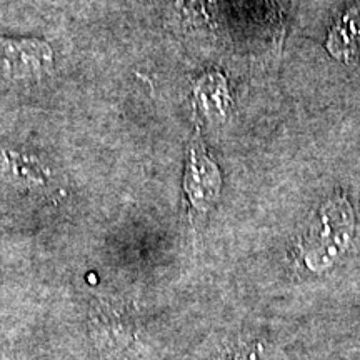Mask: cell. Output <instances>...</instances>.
<instances>
[{"label":"cell","instance_id":"1","mask_svg":"<svg viewBox=\"0 0 360 360\" xmlns=\"http://www.w3.org/2000/svg\"><path fill=\"white\" fill-rule=\"evenodd\" d=\"M357 217L347 193L337 191L309 219L299 240V255L312 274L334 269L352 245Z\"/></svg>","mask_w":360,"mask_h":360},{"label":"cell","instance_id":"2","mask_svg":"<svg viewBox=\"0 0 360 360\" xmlns=\"http://www.w3.org/2000/svg\"><path fill=\"white\" fill-rule=\"evenodd\" d=\"M52 65L53 53L45 40L0 37V79L34 82L42 79Z\"/></svg>","mask_w":360,"mask_h":360},{"label":"cell","instance_id":"3","mask_svg":"<svg viewBox=\"0 0 360 360\" xmlns=\"http://www.w3.org/2000/svg\"><path fill=\"white\" fill-rule=\"evenodd\" d=\"M222 175L215 162L205 154L199 141H193L188 148L186 162V175H184V191L193 209L199 212H207L210 205L217 200Z\"/></svg>","mask_w":360,"mask_h":360},{"label":"cell","instance_id":"4","mask_svg":"<svg viewBox=\"0 0 360 360\" xmlns=\"http://www.w3.org/2000/svg\"><path fill=\"white\" fill-rule=\"evenodd\" d=\"M326 49L332 57L354 65L360 62V6L345 11L328 30Z\"/></svg>","mask_w":360,"mask_h":360},{"label":"cell","instance_id":"5","mask_svg":"<svg viewBox=\"0 0 360 360\" xmlns=\"http://www.w3.org/2000/svg\"><path fill=\"white\" fill-rule=\"evenodd\" d=\"M195 105L210 122H222L227 114L229 97L227 80L219 72H209L197 82L193 89Z\"/></svg>","mask_w":360,"mask_h":360},{"label":"cell","instance_id":"6","mask_svg":"<svg viewBox=\"0 0 360 360\" xmlns=\"http://www.w3.org/2000/svg\"><path fill=\"white\" fill-rule=\"evenodd\" d=\"M0 170L6 175V179L19 182L22 186H37V184H44L45 180V170L40 167L37 160L12 150H6L2 154Z\"/></svg>","mask_w":360,"mask_h":360},{"label":"cell","instance_id":"7","mask_svg":"<svg viewBox=\"0 0 360 360\" xmlns=\"http://www.w3.org/2000/svg\"><path fill=\"white\" fill-rule=\"evenodd\" d=\"M219 360H282L276 349L267 342H240L236 347L227 350Z\"/></svg>","mask_w":360,"mask_h":360}]
</instances>
